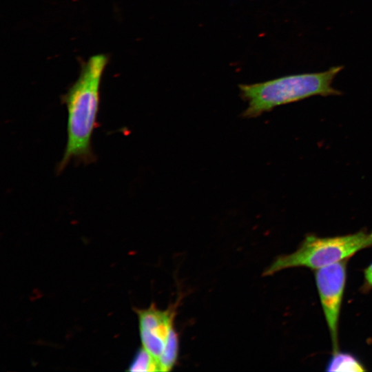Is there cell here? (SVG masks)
<instances>
[{"mask_svg": "<svg viewBox=\"0 0 372 372\" xmlns=\"http://www.w3.org/2000/svg\"><path fill=\"white\" fill-rule=\"evenodd\" d=\"M107 63L106 54L90 56L82 64L79 77L63 96L68 112V136L59 172L72 159L83 163L94 161L91 141L99 110L101 82Z\"/></svg>", "mask_w": 372, "mask_h": 372, "instance_id": "obj_1", "label": "cell"}, {"mask_svg": "<svg viewBox=\"0 0 372 372\" xmlns=\"http://www.w3.org/2000/svg\"><path fill=\"white\" fill-rule=\"evenodd\" d=\"M342 68L338 65L322 72L291 74L261 83L240 85V96L248 102L242 116L256 117L277 106L313 96L341 94L332 83Z\"/></svg>", "mask_w": 372, "mask_h": 372, "instance_id": "obj_2", "label": "cell"}, {"mask_svg": "<svg viewBox=\"0 0 372 372\" xmlns=\"http://www.w3.org/2000/svg\"><path fill=\"white\" fill-rule=\"evenodd\" d=\"M371 247L372 230L362 229L353 234L329 237L307 234L295 251L278 256L263 276L293 267L315 270L350 258L359 251Z\"/></svg>", "mask_w": 372, "mask_h": 372, "instance_id": "obj_3", "label": "cell"}, {"mask_svg": "<svg viewBox=\"0 0 372 372\" xmlns=\"http://www.w3.org/2000/svg\"><path fill=\"white\" fill-rule=\"evenodd\" d=\"M349 258L315 269V280L329 331L332 353L339 351L338 324Z\"/></svg>", "mask_w": 372, "mask_h": 372, "instance_id": "obj_4", "label": "cell"}, {"mask_svg": "<svg viewBox=\"0 0 372 372\" xmlns=\"http://www.w3.org/2000/svg\"><path fill=\"white\" fill-rule=\"evenodd\" d=\"M177 305L176 303L166 310H160L155 305L137 310L143 347L158 361L169 339L176 331L174 322Z\"/></svg>", "mask_w": 372, "mask_h": 372, "instance_id": "obj_5", "label": "cell"}, {"mask_svg": "<svg viewBox=\"0 0 372 372\" xmlns=\"http://www.w3.org/2000/svg\"><path fill=\"white\" fill-rule=\"evenodd\" d=\"M363 364L354 355L340 352V351L332 353L329 360L326 371H365Z\"/></svg>", "mask_w": 372, "mask_h": 372, "instance_id": "obj_6", "label": "cell"}, {"mask_svg": "<svg viewBox=\"0 0 372 372\" xmlns=\"http://www.w3.org/2000/svg\"><path fill=\"white\" fill-rule=\"evenodd\" d=\"M127 371H162L158 360L143 347L137 351Z\"/></svg>", "mask_w": 372, "mask_h": 372, "instance_id": "obj_7", "label": "cell"}, {"mask_svg": "<svg viewBox=\"0 0 372 372\" xmlns=\"http://www.w3.org/2000/svg\"><path fill=\"white\" fill-rule=\"evenodd\" d=\"M372 289V262L364 269V282L360 291L364 293Z\"/></svg>", "mask_w": 372, "mask_h": 372, "instance_id": "obj_8", "label": "cell"}]
</instances>
